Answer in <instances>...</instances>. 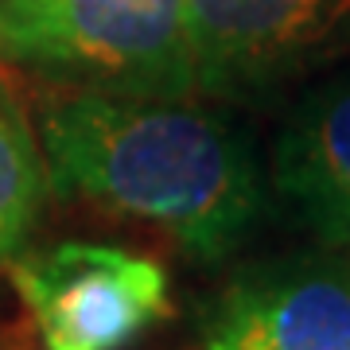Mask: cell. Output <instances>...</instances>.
<instances>
[{
    "label": "cell",
    "instance_id": "obj_3",
    "mask_svg": "<svg viewBox=\"0 0 350 350\" xmlns=\"http://www.w3.org/2000/svg\"><path fill=\"white\" fill-rule=\"evenodd\" d=\"M12 284L43 350H125L172 308L160 261L101 241L16 253Z\"/></svg>",
    "mask_w": 350,
    "mask_h": 350
},
{
    "label": "cell",
    "instance_id": "obj_1",
    "mask_svg": "<svg viewBox=\"0 0 350 350\" xmlns=\"http://www.w3.org/2000/svg\"><path fill=\"white\" fill-rule=\"evenodd\" d=\"M43 163L63 195L156 226L202 265L241 250L265 214L250 140L183 94L82 90L43 117Z\"/></svg>",
    "mask_w": 350,
    "mask_h": 350
},
{
    "label": "cell",
    "instance_id": "obj_2",
    "mask_svg": "<svg viewBox=\"0 0 350 350\" xmlns=\"http://www.w3.org/2000/svg\"><path fill=\"white\" fill-rule=\"evenodd\" d=\"M0 55L86 90H195L183 0H0Z\"/></svg>",
    "mask_w": 350,
    "mask_h": 350
},
{
    "label": "cell",
    "instance_id": "obj_6",
    "mask_svg": "<svg viewBox=\"0 0 350 350\" xmlns=\"http://www.w3.org/2000/svg\"><path fill=\"white\" fill-rule=\"evenodd\" d=\"M273 191L327 245H350V70L308 90L273 148Z\"/></svg>",
    "mask_w": 350,
    "mask_h": 350
},
{
    "label": "cell",
    "instance_id": "obj_7",
    "mask_svg": "<svg viewBox=\"0 0 350 350\" xmlns=\"http://www.w3.org/2000/svg\"><path fill=\"white\" fill-rule=\"evenodd\" d=\"M47 187V163L27 125V113L0 82V265L24 250Z\"/></svg>",
    "mask_w": 350,
    "mask_h": 350
},
{
    "label": "cell",
    "instance_id": "obj_5",
    "mask_svg": "<svg viewBox=\"0 0 350 350\" xmlns=\"http://www.w3.org/2000/svg\"><path fill=\"white\" fill-rule=\"evenodd\" d=\"M199 350H350V265L304 257L238 273L202 315Z\"/></svg>",
    "mask_w": 350,
    "mask_h": 350
},
{
    "label": "cell",
    "instance_id": "obj_4",
    "mask_svg": "<svg viewBox=\"0 0 350 350\" xmlns=\"http://www.w3.org/2000/svg\"><path fill=\"white\" fill-rule=\"evenodd\" d=\"M195 90L241 94L350 51V0H183Z\"/></svg>",
    "mask_w": 350,
    "mask_h": 350
}]
</instances>
